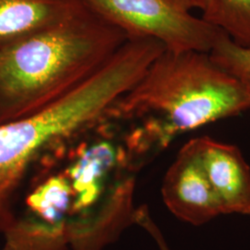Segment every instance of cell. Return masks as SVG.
Wrapping results in <instances>:
<instances>
[{
  "label": "cell",
  "instance_id": "cell-11",
  "mask_svg": "<svg viewBox=\"0 0 250 250\" xmlns=\"http://www.w3.org/2000/svg\"><path fill=\"white\" fill-rule=\"evenodd\" d=\"M73 189L66 175L47 179L27 198V204L34 214L46 221L57 222L66 219L64 216L71 207Z\"/></svg>",
  "mask_w": 250,
  "mask_h": 250
},
{
  "label": "cell",
  "instance_id": "cell-12",
  "mask_svg": "<svg viewBox=\"0 0 250 250\" xmlns=\"http://www.w3.org/2000/svg\"><path fill=\"white\" fill-rule=\"evenodd\" d=\"M211 60L250 94V48L235 44L224 32L209 51Z\"/></svg>",
  "mask_w": 250,
  "mask_h": 250
},
{
  "label": "cell",
  "instance_id": "cell-2",
  "mask_svg": "<svg viewBox=\"0 0 250 250\" xmlns=\"http://www.w3.org/2000/svg\"><path fill=\"white\" fill-rule=\"evenodd\" d=\"M157 56L149 41L128 39L98 72L69 94L31 116L0 125V233L18 217L16 195L39 154L109 116L117 101Z\"/></svg>",
  "mask_w": 250,
  "mask_h": 250
},
{
  "label": "cell",
  "instance_id": "cell-5",
  "mask_svg": "<svg viewBox=\"0 0 250 250\" xmlns=\"http://www.w3.org/2000/svg\"><path fill=\"white\" fill-rule=\"evenodd\" d=\"M161 194L170 212L188 224L202 225L223 214L200 161L196 138L181 148L171 163Z\"/></svg>",
  "mask_w": 250,
  "mask_h": 250
},
{
  "label": "cell",
  "instance_id": "cell-3",
  "mask_svg": "<svg viewBox=\"0 0 250 250\" xmlns=\"http://www.w3.org/2000/svg\"><path fill=\"white\" fill-rule=\"evenodd\" d=\"M250 108V93L209 53L165 49L109 116L140 123L133 137L163 146L178 134Z\"/></svg>",
  "mask_w": 250,
  "mask_h": 250
},
{
  "label": "cell",
  "instance_id": "cell-14",
  "mask_svg": "<svg viewBox=\"0 0 250 250\" xmlns=\"http://www.w3.org/2000/svg\"><path fill=\"white\" fill-rule=\"evenodd\" d=\"M179 4L188 10L193 9H201L202 13L208 9L211 3V0H177Z\"/></svg>",
  "mask_w": 250,
  "mask_h": 250
},
{
  "label": "cell",
  "instance_id": "cell-7",
  "mask_svg": "<svg viewBox=\"0 0 250 250\" xmlns=\"http://www.w3.org/2000/svg\"><path fill=\"white\" fill-rule=\"evenodd\" d=\"M197 149L223 214H250V167L240 149L203 136Z\"/></svg>",
  "mask_w": 250,
  "mask_h": 250
},
{
  "label": "cell",
  "instance_id": "cell-10",
  "mask_svg": "<svg viewBox=\"0 0 250 250\" xmlns=\"http://www.w3.org/2000/svg\"><path fill=\"white\" fill-rule=\"evenodd\" d=\"M202 18L235 44L250 48V0H211Z\"/></svg>",
  "mask_w": 250,
  "mask_h": 250
},
{
  "label": "cell",
  "instance_id": "cell-1",
  "mask_svg": "<svg viewBox=\"0 0 250 250\" xmlns=\"http://www.w3.org/2000/svg\"><path fill=\"white\" fill-rule=\"evenodd\" d=\"M127 40L122 29L81 1L53 25L0 48V125L69 94Z\"/></svg>",
  "mask_w": 250,
  "mask_h": 250
},
{
  "label": "cell",
  "instance_id": "cell-8",
  "mask_svg": "<svg viewBox=\"0 0 250 250\" xmlns=\"http://www.w3.org/2000/svg\"><path fill=\"white\" fill-rule=\"evenodd\" d=\"M81 0H0V48L69 15Z\"/></svg>",
  "mask_w": 250,
  "mask_h": 250
},
{
  "label": "cell",
  "instance_id": "cell-9",
  "mask_svg": "<svg viewBox=\"0 0 250 250\" xmlns=\"http://www.w3.org/2000/svg\"><path fill=\"white\" fill-rule=\"evenodd\" d=\"M66 219L50 222L34 213L18 216L14 224L2 233L3 250H67Z\"/></svg>",
  "mask_w": 250,
  "mask_h": 250
},
{
  "label": "cell",
  "instance_id": "cell-13",
  "mask_svg": "<svg viewBox=\"0 0 250 250\" xmlns=\"http://www.w3.org/2000/svg\"><path fill=\"white\" fill-rule=\"evenodd\" d=\"M134 217L135 224L143 227L144 229L151 235L152 238L156 242L160 250H171L168 243L165 240L160 228L154 223L151 216L149 214L148 208L146 206L137 208Z\"/></svg>",
  "mask_w": 250,
  "mask_h": 250
},
{
  "label": "cell",
  "instance_id": "cell-4",
  "mask_svg": "<svg viewBox=\"0 0 250 250\" xmlns=\"http://www.w3.org/2000/svg\"><path fill=\"white\" fill-rule=\"evenodd\" d=\"M128 38L148 37L172 51L209 53L224 32L194 16L177 0H81Z\"/></svg>",
  "mask_w": 250,
  "mask_h": 250
},
{
  "label": "cell",
  "instance_id": "cell-6",
  "mask_svg": "<svg viewBox=\"0 0 250 250\" xmlns=\"http://www.w3.org/2000/svg\"><path fill=\"white\" fill-rule=\"evenodd\" d=\"M134 180L118 184L92 213L66 219L71 250H104L125 229L135 224Z\"/></svg>",
  "mask_w": 250,
  "mask_h": 250
}]
</instances>
